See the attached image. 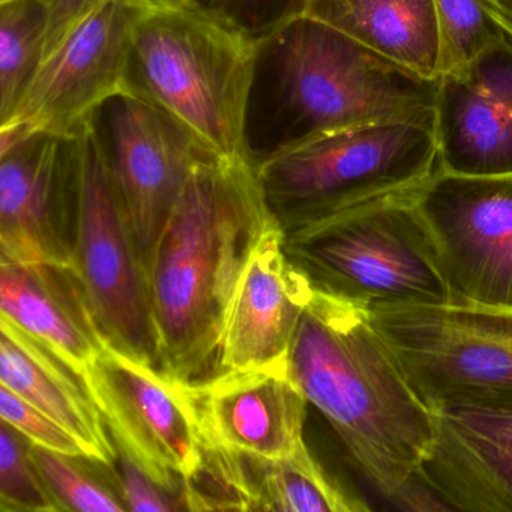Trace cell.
<instances>
[{"label": "cell", "instance_id": "obj_17", "mask_svg": "<svg viewBox=\"0 0 512 512\" xmlns=\"http://www.w3.org/2000/svg\"><path fill=\"white\" fill-rule=\"evenodd\" d=\"M313 289L310 277L287 256L278 223L257 245L230 302L221 370L287 364Z\"/></svg>", "mask_w": 512, "mask_h": 512}, {"label": "cell", "instance_id": "obj_7", "mask_svg": "<svg viewBox=\"0 0 512 512\" xmlns=\"http://www.w3.org/2000/svg\"><path fill=\"white\" fill-rule=\"evenodd\" d=\"M436 170L433 125L416 122L338 131L257 166L281 224L419 187Z\"/></svg>", "mask_w": 512, "mask_h": 512}, {"label": "cell", "instance_id": "obj_3", "mask_svg": "<svg viewBox=\"0 0 512 512\" xmlns=\"http://www.w3.org/2000/svg\"><path fill=\"white\" fill-rule=\"evenodd\" d=\"M434 103L436 80L304 14L257 41L247 157L257 167L338 131L389 122L433 125Z\"/></svg>", "mask_w": 512, "mask_h": 512}, {"label": "cell", "instance_id": "obj_14", "mask_svg": "<svg viewBox=\"0 0 512 512\" xmlns=\"http://www.w3.org/2000/svg\"><path fill=\"white\" fill-rule=\"evenodd\" d=\"M437 169L452 175L512 173V41L479 53L463 71L436 79Z\"/></svg>", "mask_w": 512, "mask_h": 512}, {"label": "cell", "instance_id": "obj_5", "mask_svg": "<svg viewBox=\"0 0 512 512\" xmlns=\"http://www.w3.org/2000/svg\"><path fill=\"white\" fill-rule=\"evenodd\" d=\"M416 188L281 224L284 250L314 286L368 307L452 301Z\"/></svg>", "mask_w": 512, "mask_h": 512}, {"label": "cell", "instance_id": "obj_24", "mask_svg": "<svg viewBox=\"0 0 512 512\" xmlns=\"http://www.w3.org/2000/svg\"><path fill=\"white\" fill-rule=\"evenodd\" d=\"M32 457L64 512H127L118 479L107 481L98 467L103 463L71 457L32 443Z\"/></svg>", "mask_w": 512, "mask_h": 512}, {"label": "cell", "instance_id": "obj_21", "mask_svg": "<svg viewBox=\"0 0 512 512\" xmlns=\"http://www.w3.org/2000/svg\"><path fill=\"white\" fill-rule=\"evenodd\" d=\"M253 466L260 511L364 512L371 509L364 500L335 481L307 445L280 460L253 457Z\"/></svg>", "mask_w": 512, "mask_h": 512}, {"label": "cell", "instance_id": "obj_10", "mask_svg": "<svg viewBox=\"0 0 512 512\" xmlns=\"http://www.w3.org/2000/svg\"><path fill=\"white\" fill-rule=\"evenodd\" d=\"M86 125L106 161L145 262L191 167L211 151L175 119L127 91L107 98Z\"/></svg>", "mask_w": 512, "mask_h": 512}, {"label": "cell", "instance_id": "obj_6", "mask_svg": "<svg viewBox=\"0 0 512 512\" xmlns=\"http://www.w3.org/2000/svg\"><path fill=\"white\" fill-rule=\"evenodd\" d=\"M370 308L377 332L431 410L512 407V307L452 299Z\"/></svg>", "mask_w": 512, "mask_h": 512}, {"label": "cell", "instance_id": "obj_28", "mask_svg": "<svg viewBox=\"0 0 512 512\" xmlns=\"http://www.w3.org/2000/svg\"><path fill=\"white\" fill-rule=\"evenodd\" d=\"M0 418L16 428L29 442L71 457L89 458L85 446L64 425L0 385Z\"/></svg>", "mask_w": 512, "mask_h": 512}, {"label": "cell", "instance_id": "obj_2", "mask_svg": "<svg viewBox=\"0 0 512 512\" xmlns=\"http://www.w3.org/2000/svg\"><path fill=\"white\" fill-rule=\"evenodd\" d=\"M289 373L374 490L397 506L433 445V412L416 394L371 308L314 286Z\"/></svg>", "mask_w": 512, "mask_h": 512}, {"label": "cell", "instance_id": "obj_13", "mask_svg": "<svg viewBox=\"0 0 512 512\" xmlns=\"http://www.w3.org/2000/svg\"><path fill=\"white\" fill-rule=\"evenodd\" d=\"M79 134L32 133L0 151V260L73 268Z\"/></svg>", "mask_w": 512, "mask_h": 512}, {"label": "cell", "instance_id": "obj_27", "mask_svg": "<svg viewBox=\"0 0 512 512\" xmlns=\"http://www.w3.org/2000/svg\"><path fill=\"white\" fill-rule=\"evenodd\" d=\"M308 0H209L205 13L260 41L296 17L304 16Z\"/></svg>", "mask_w": 512, "mask_h": 512}, {"label": "cell", "instance_id": "obj_20", "mask_svg": "<svg viewBox=\"0 0 512 512\" xmlns=\"http://www.w3.org/2000/svg\"><path fill=\"white\" fill-rule=\"evenodd\" d=\"M305 16L425 79L439 77L442 43L433 0H308Z\"/></svg>", "mask_w": 512, "mask_h": 512}, {"label": "cell", "instance_id": "obj_12", "mask_svg": "<svg viewBox=\"0 0 512 512\" xmlns=\"http://www.w3.org/2000/svg\"><path fill=\"white\" fill-rule=\"evenodd\" d=\"M415 196L452 298L512 307V173L463 176L437 169Z\"/></svg>", "mask_w": 512, "mask_h": 512}, {"label": "cell", "instance_id": "obj_32", "mask_svg": "<svg viewBox=\"0 0 512 512\" xmlns=\"http://www.w3.org/2000/svg\"><path fill=\"white\" fill-rule=\"evenodd\" d=\"M485 8L493 22L512 41V0H485Z\"/></svg>", "mask_w": 512, "mask_h": 512}, {"label": "cell", "instance_id": "obj_33", "mask_svg": "<svg viewBox=\"0 0 512 512\" xmlns=\"http://www.w3.org/2000/svg\"><path fill=\"white\" fill-rule=\"evenodd\" d=\"M0 2H7V0H0Z\"/></svg>", "mask_w": 512, "mask_h": 512}, {"label": "cell", "instance_id": "obj_9", "mask_svg": "<svg viewBox=\"0 0 512 512\" xmlns=\"http://www.w3.org/2000/svg\"><path fill=\"white\" fill-rule=\"evenodd\" d=\"M128 0H106L43 59L11 118L0 151L32 133L77 136L94 110L124 91L134 23Z\"/></svg>", "mask_w": 512, "mask_h": 512}, {"label": "cell", "instance_id": "obj_11", "mask_svg": "<svg viewBox=\"0 0 512 512\" xmlns=\"http://www.w3.org/2000/svg\"><path fill=\"white\" fill-rule=\"evenodd\" d=\"M85 377L119 451L164 490L181 493L203 448L184 388L110 344Z\"/></svg>", "mask_w": 512, "mask_h": 512}, {"label": "cell", "instance_id": "obj_26", "mask_svg": "<svg viewBox=\"0 0 512 512\" xmlns=\"http://www.w3.org/2000/svg\"><path fill=\"white\" fill-rule=\"evenodd\" d=\"M32 443L2 421L0 425V511L64 512L32 457Z\"/></svg>", "mask_w": 512, "mask_h": 512}, {"label": "cell", "instance_id": "obj_4", "mask_svg": "<svg viewBox=\"0 0 512 512\" xmlns=\"http://www.w3.org/2000/svg\"><path fill=\"white\" fill-rule=\"evenodd\" d=\"M257 41L202 11H142L124 91L148 101L221 157H247ZM248 158V157H247Z\"/></svg>", "mask_w": 512, "mask_h": 512}, {"label": "cell", "instance_id": "obj_18", "mask_svg": "<svg viewBox=\"0 0 512 512\" xmlns=\"http://www.w3.org/2000/svg\"><path fill=\"white\" fill-rule=\"evenodd\" d=\"M0 385L64 425L91 460L115 466L118 446L85 374L5 316H0Z\"/></svg>", "mask_w": 512, "mask_h": 512}, {"label": "cell", "instance_id": "obj_15", "mask_svg": "<svg viewBox=\"0 0 512 512\" xmlns=\"http://www.w3.org/2000/svg\"><path fill=\"white\" fill-rule=\"evenodd\" d=\"M184 391L203 442L209 445L266 460L289 457L307 445L308 400L290 376L289 362L223 371Z\"/></svg>", "mask_w": 512, "mask_h": 512}, {"label": "cell", "instance_id": "obj_22", "mask_svg": "<svg viewBox=\"0 0 512 512\" xmlns=\"http://www.w3.org/2000/svg\"><path fill=\"white\" fill-rule=\"evenodd\" d=\"M49 19L38 0L0 2V122L13 115L44 58Z\"/></svg>", "mask_w": 512, "mask_h": 512}, {"label": "cell", "instance_id": "obj_25", "mask_svg": "<svg viewBox=\"0 0 512 512\" xmlns=\"http://www.w3.org/2000/svg\"><path fill=\"white\" fill-rule=\"evenodd\" d=\"M440 29V76L460 73L479 53L505 38L485 0H433Z\"/></svg>", "mask_w": 512, "mask_h": 512}, {"label": "cell", "instance_id": "obj_19", "mask_svg": "<svg viewBox=\"0 0 512 512\" xmlns=\"http://www.w3.org/2000/svg\"><path fill=\"white\" fill-rule=\"evenodd\" d=\"M0 316L49 344L83 374L109 344L68 266L0 260Z\"/></svg>", "mask_w": 512, "mask_h": 512}, {"label": "cell", "instance_id": "obj_31", "mask_svg": "<svg viewBox=\"0 0 512 512\" xmlns=\"http://www.w3.org/2000/svg\"><path fill=\"white\" fill-rule=\"evenodd\" d=\"M142 11H202L205 13L209 0H128Z\"/></svg>", "mask_w": 512, "mask_h": 512}, {"label": "cell", "instance_id": "obj_23", "mask_svg": "<svg viewBox=\"0 0 512 512\" xmlns=\"http://www.w3.org/2000/svg\"><path fill=\"white\" fill-rule=\"evenodd\" d=\"M188 511H260L253 457L203 442L202 457L182 481Z\"/></svg>", "mask_w": 512, "mask_h": 512}, {"label": "cell", "instance_id": "obj_8", "mask_svg": "<svg viewBox=\"0 0 512 512\" xmlns=\"http://www.w3.org/2000/svg\"><path fill=\"white\" fill-rule=\"evenodd\" d=\"M73 269L104 340L119 352L158 368L142 254L88 125L79 133Z\"/></svg>", "mask_w": 512, "mask_h": 512}, {"label": "cell", "instance_id": "obj_30", "mask_svg": "<svg viewBox=\"0 0 512 512\" xmlns=\"http://www.w3.org/2000/svg\"><path fill=\"white\" fill-rule=\"evenodd\" d=\"M49 19L44 58L64 40L65 35L94 13L106 0H38ZM43 58V59H44Z\"/></svg>", "mask_w": 512, "mask_h": 512}, {"label": "cell", "instance_id": "obj_1", "mask_svg": "<svg viewBox=\"0 0 512 512\" xmlns=\"http://www.w3.org/2000/svg\"><path fill=\"white\" fill-rule=\"evenodd\" d=\"M280 223L247 157L206 152L145 257L158 370L184 388L221 374L224 326L239 280Z\"/></svg>", "mask_w": 512, "mask_h": 512}, {"label": "cell", "instance_id": "obj_29", "mask_svg": "<svg viewBox=\"0 0 512 512\" xmlns=\"http://www.w3.org/2000/svg\"><path fill=\"white\" fill-rule=\"evenodd\" d=\"M115 473L128 511L167 512L185 509L179 497L160 487L151 476L146 475L128 455L119 449Z\"/></svg>", "mask_w": 512, "mask_h": 512}, {"label": "cell", "instance_id": "obj_16", "mask_svg": "<svg viewBox=\"0 0 512 512\" xmlns=\"http://www.w3.org/2000/svg\"><path fill=\"white\" fill-rule=\"evenodd\" d=\"M419 479L451 511L512 512V407L433 409Z\"/></svg>", "mask_w": 512, "mask_h": 512}]
</instances>
